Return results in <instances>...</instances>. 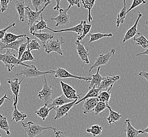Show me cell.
<instances>
[{
	"label": "cell",
	"instance_id": "obj_1",
	"mask_svg": "<svg viewBox=\"0 0 148 137\" xmlns=\"http://www.w3.org/2000/svg\"><path fill=\"white\" fill-rule=\"evenodd\" d=\"M7 51L5 53H0V61L4 63L9 72L12 71L16 66H21L26 67H30L31 66L27 65L22 62L18 59V57L13 52V50L11 49H6Z\"/></svg>",
	"mask_w": 148,
	"mask_h": 137
},
{
	"label": "cell",
	"instance_id": "obj_2",
	"mask_svg": "<svg viewBox=\"0 0 148 137\" xmlns=\"http://www.w3.org/2000/svg\"><path fill=\"white\" fill-rule=\"evenodd\" d=\"M22 125L23 127L27 137H36L41 134L46 130H52L56 131V129L52 127H42L38 123L32 121L22 122Z\"/></svg>",
	"mask_w": 148,
	"mask_h": 137
},
{
	"label": "cell",
	"instance_id": "obj_3",
	"mask_svg": "<svg viewBox=\"0 0 148 137\" xmlns=\"http://www.w3.org/2000/svg\"><path fill=\"white\" fill-rule=\"evenodd\" d=\"M65 41L62 36L59 39H52L48 40L43 46L45 49V52L47 54L55 53L61 55H63L61 45L65 43Z\"/></svg>",
	"mask_w": 148,
	"mask_h": 137
},
{
	"label": "cell",
	"instance_id": "obj_4",
	"mask_svg": "<svg viewBox=\"0 0 148 137\" xmlns=\"http://www.w3.org/2000/svg\"><path fill=\"white\" fill-rule=\"evenodd\" d=\"M24 68L21 71L16 73V75L18 76L23 75V77L26 78H33L55 73V71L52 70L47 71H41L36 66L33 65H32L30 67L24 66Z\"/></svg>",
	"mask_w": 148,
	"mask_h": 137
},
{
	"label": "cell",
	"instance_id": "obj_5",
	"mask_svg": "<svg viewBox=\"0 0 148 137\" xmlns=\"http://www.w3.org/2000/svg\"><path fill=\"white\" fill-rule=\"evenodd\" d=\"M45 76L46 75L43 76V79L42 80V89L39 92L38 97L44 102L45 104H49L53 95V90L52 89V86L47 82Z\"/></svg>",
	"mask_w": 148,
	"mask_h": 137
},
{
	"label": "cell",
	"instance_id": "obj_6",
	"mask_svg": "<svg viewBox=\"0 0 148 137\" xmlns=\"http://www.w3.org/2000/svg\"><path fill=\"white\" fill-rule=\"evenodd\" d=\"M52 3V0H47V2L45 4L40 10L38 11H32L30 8V6H27L25 8V15L27 16V18L28 19V23L27 24L30 27L32 26L33 24L35 23L36 21H38L40 17H41V15L42 14V12L44 11L45 8L47 6L50 5Z\"/></svg>",
	"mask_w": 148,
	"mask_h": 137
},
{
	"label": "cell",
	"instance_id": "obj_7",
	"mask_svg": "<svg viewBox=\"0 0 148 137\" xmlns=\"http://www.w3.org/2000/svg\"><path fill=\"white\" fill-rule=\"evenodd\" d=\"M116 49L112 48L110 51L106 54H101L96 59L95 62L92 65L89 70V75L88 77H90V73L93 68H99L100 66H104L107 64L109 62L112 56L116 53Z\"/></svg>",
	"mask_w": 148,
	"mask_h": 137
},
{
	"label": "cell",
	"instance_id": "obj_8",
	"mask_svg": "<svg viewBox=\"0 0 148 137\" xmlns=\"http://www.w3.org/2000/svg\"><path fill=\"white\" fill-rule=\"evenodd\" d=\"M24 77L22 78L20 81H18V79L17 77H15L13 80H10L8 79H6V80L8 81V83L10 86L11 90L13 93V108L17 107L18 105V98L20 97V86L21 84L23 82Z\"/></svg>",
	"mask_w": 148,
	"mask_h": 137
},
{
	"label": "cell",
	"instance_id": "obj_9",
	"mask_svg": "<svg viewBox=\"0 0 148 137\" xmlns=\"http://www.w3.org/2000/svg\"><path fill=\"white\" fill-rule=\"evenodd\" d=\"M71 5H69L68 9H60L59 11V14L55 18H50V21H55L56 24L55 27H59L60 26H65L70 23V16L68 14L69 10L71 8Z\"/></svg>",
	"mask_w": 148,
	"mask_h": 137
},
{
	"label": "cell",
	"instance_id": "obj_10",
	"mask_svg": "<svg viewBox=\"0 0 148 137\" xmlns=\"http://www.w3.org/2000/svg\"><path fill=\"white\" fill-rule=\"evenodd\" d=\"M54 77L59 79H68V78H72V79H76L80 80L86 81V82H90L91 79V77H82L80 76L74 75H72L65 68H56L55 71L54 73Z\"/></svg>",
	"mask_w": 148,
	"mask_h": 137
},
{
	"label": "cell",
	"instance_id": "obj_11",
	"mask_svg": "<svg viewBox=\"0 0 148 137\" xmlns=\"http://www.w3.org/2000/svg\"><path fill=\"white\" fill-rule=\"evenodd\" d=\"M78 101L77 99L74 100L73 101L68 103L64 104L60 107L54 108L53 110L56 111V116L54 118V120L60 119L64 116L68 115L69 111L71 110L72 108L75 105V103Z\"/></svg>",
	"mask_w": 148,
	"mask_h": 137
},
{
	"label": "cell",
	"instance_id": "obj_12",
	"mask_svg": "<svg viewBox=\"0 0 148 137\" xmlns=\"http://www.w3.org/2000/svg\"><path fill=\"white\" fill-rule=\"evenodd\" d=\"M75 44L77 46V54L80 58L81 61L86 64H89L90 63L89 60V49L87 47H86L84 45L81 43V41L77 40L75 42Z\"/></svg>",
	"mask_w": 148,
	"mask_h": 137
},
{
	"label": "cell",
	"instance_id": "obj_13",
	"mask_svg": "<svg viewBox=\"0 0 148 137\" xmlns=\"http://www.w3.org/2000/svg\"><path fill=\"white\" fill-rule=\"evenodd\" d=\"M60 84L61 86L63 95L69 99L74 100L77 99L79 100L80 98L81 94L77 95L76 90L74 89L71 86L68 84L63 82V81H60Z\"/></svg>",
	"mask_w": 148,
	"mask_h": 137
},
{
	"label": "cell",
	"instance_id": "obj_14",
	"mask_svg": "<svg viewBox=\"0 0 148 137\" xmlns=\"http://www.w3.org/2000/svg\"><path fill=\"white\" fill-rule=\"evenodd\" d=\"M142 13H141L140 12H138V16L135 23L133 24V26L131 27L130 29L127 30V32L125 34L124 38L123 39V41H122L123 43L127 42L128 40H130L131 39L133 38L136 34H138L139 36L141 35V33L138 31V25L140 20L141 19V18H142Z\"/></svg>",
	"mask_w": 148,
	"mask_h": 137
},
{
	"label": "cell",
	"instance_id": "obj_15",
	"mask_svg": "<svg viewBox=\"0 0 148 137\" xmlns=\"http://www.w3.org/2000/svg\"><path fill=\"white\" fill-rule=\"evenodd\" d=\"M120 79V77L119 75H113L110 73L109 75L104 77L99 88L100 89L101 91L103 90L107 89L108 90L110 88L113 87L114 84Z\"/></svg>",
	"mask_w": 148,
	"mask_h": 137
},
{
	"label": "cell",
	"instance_id": "obj_16",
	"mask_svg": "<svg viewBox=\"0 0 148 137\" xmlns=\"http://www.w3.org/2000/svg\"><path fill=\"white\" fill-rule=\"evenodd\" d=\"M99 102L97 97L86 99L83 105L82 110L84 114H87L94 111L95 106Z\"/></svg>",
	"mask_w": 148,
	"mask_h": 137
},
{
	"label": "cell",
	"instance_id": "obj_17",
	"mask_svg": "<svg viewBox=\"0 0 148 137\" xmlns=\"http://www.w3.org/2000/svg\"><path fill=\"white\" fill-rule=\"evenodd\" d=\"M124 123L126 125L125 129L124 131L126 132L127 137H138L139 134H142V130H136L131 125L130 120L128 119L125 120Z\"/></svg>",
	"mask_w": 148,
	"mask_h": 137
},
{
	"label": "cell",
	"instance_id": "obj_18",
	"mask_svg": "<svg viewBox=\"0 0 148 137\" xmlns=\"http://www.w3.org/2000/svg\"><path fill=\"white\" fill-rule=\"evenodd\" d=\"M26 36L27 35L25 34L16 35L11 32H6L4 38L0 40V43L4 45H9L12 42H15L18 40L23 38Z\"/></svg>",
	"mask_w": 148,
	"mask_h": 137
},
{
	"label": "cell",
	"instance_id": "obj_19",
	"mask_svg": "<svg viewBox=\"0 0 148 137\" xmlns=\"http://www.w3.org/2000/svg\"><path fill=\"white\" fill-rule=\"evenodd\" d=\"M83 21H81L80 23L77 24V25H76L75 27H72L70 28L64 29L59 30H53L52 29H51L50 27H47L46 29L50 30L52 32L55 33L65 32H72L77 33L78 35H81V34H82V31H83Z\"/></svg>",
	"mask_w": 148,
	"mask_h": 137
},
{
	"label": "cell",
	"instance_id": "obj_20",
	"mask_svg": "<svg viewBox=\"0 0 148 137\" xmlns=\"http://www.w3.org/2000/svg\"><path fill=\"white\" fill-rule=\"evenodd\" d=\"M15 10L19 15V19L22 22L25 21V6L24 0H17L15 2Z\"/></svg>",
	"mask_w": 148,
	"mask_h": 137
},
{
	"label": "cell",
	"instance_id": "obj_21",
	"mask_svg": "<svg viewBox=\"0 0 148 137\" xmlns=\"http://www.w3.org/2000/svg\"><path fill=\"white\" fill-rule=\"evenodd\" d=\"M73 100H70L67 98L65 95L63 94L62 95H60L59 97L54 99L52 101V102L50 104H48L49 107H53L54 108L60 107L64 104L68 103L69 102L73 101Z\"/></svg>",
	"mask_w": 148,
	"mask_h": 137
},
{
	"label": "cell",
	"instance_id": "obj_22",
	"mask_svg": "<svg viewBox=\"0 0 148 137\" xmlns=\"http://www.w3.org/2000/svg\"><path fill=\"white\" fill-rule=\"evenodd\" d=\"M100 67H99L96 73L91 76V79L90 82V84H89V90L92 89L93 86H95L96 88H99V86H100L101 82L103 80L104 77H102L100 74Z\"/></svg>",
	"mask_w": 148,
	"mask_h": 137
},
{
	"label": "cell",
	"instance_id": "obj_23",
	"mask_svg": "<svg viewBox=\"0 0 148 137\" xmlns=\"http://www.w3.org/2000/svg\"><path fill=\"white\" fill-rule=\"evenodd\" d=\"M36 23L33 24L32 26L30 27V32H37L39 31L41 32L42 30L47 29V22L43 18V14L41 15V20L40 21H36Z\"/></svg>",
	"mask_w": 148,
	"mask_h": 137
},
{
	"label": "cell",
	"instance_id": "obj_24",
	"mask_svg": "<svg viewBox=\"0 0 148 137\" xmlns=\"http://www.w3.org/2000/svg\"><path fill=\"white\" fill-rule=\"evenodd\" d=\"M54 108L49 107L48 104H45L43 107L40 108L38 110L34 111V112L38 116L41 118L42 120L45 121L47 118L50 111L53 110Z\"/></svg>",
	"mask_w": 148,
	"mask_h": 137
},
{
	"label": "cell",
	"instance_id": "obj_25",
	"mask_svg": "<svg viewBox=\"0 0 148 137\" xmlns=\"http://www.w3.org/2000/svg\"><path fill=\"white\" fill-rule=\"evenodd\" d=\"M123 6L121 10L120 11L118 14L116 24V27H120L121 24H123L125 22V20L127 17V7L126 4V0H123Z\"/></svg>",
	"mask_w": 148,
	"mask_h": 137
},
{
	"label": "cell",
	"instance_id": "obj_26",
	"mask_svg": "<svg viewBox=\"0 0 148 137\" xmlns=\"http://www.w3.org/2000/svg\"><path fill=\"white\" fill-rule=\"evenodd\" d=\"M23 38L19 39L15 42H12L9 45H4L0 43V51H2L4 49H11L18 52L20 45L24 42Z\"/></svg>",
	"mask_w": 148,
	"mask_h": 137
},
{
	"label": "cell",
	"instance_id": "obj_27",
	"mask_svg": "<svg viewBox=\"0 0 148 137\" xmlns=\"http://www.w3.org/2000/svg\"><path fill=\"white\" fill-rule=\"evenodd\" d=\"M100 92H101V90L99 88H96L95 86H93L92 89L89 90L88 92L86 93V95L84 97H83L82 99H81L79 100H78L75 103V105L79 104L80 102L86 100V99H87L97 97Z\"/></svg>",
	"mask_w": 148,
	"mask_h": 137
},
{
	"label": "cell",
	"instance_id": "obj_28",
	"mask_svg": "<svg viewBox=\"0 0 148 137\" xmlns=\"http://www.w3.org/2000/svg\"><path fill=\"white\" fill-rule=\"evenodd\" d=\"M108 109L109 110V116L107 118V119L110 125L112 123H116V122L121 118L122 115L121 114L113 111L110 105L108 106Z\"/></svg>",
	"mask_w": 148,
	"mask_h": 137
},
{
	"label": "cell",
	"instance_id": "obj_29",
	"mask_svg": "<svg viewBox=\"0 0 148 137\" xmlns=\"http://www.w3.org/2000/svg\"><path fill=\"white\" fill-rule=\"evenodd\" d=\"M88 36L90 37V39L89 41V43L97 41L98 40L104 38H114L112 33H108V34L102 33H93V34H88Z\"/></svg>",
	"mask_w": 148,
	"mask_h": 137
},
{
	"label": "cell",
	"instance_id": "obj_30",
	"mask_svg": "<svg viewBox=\"0 0 148 137\" xmlns=\"http://www.w3.org/2000/svg\"><path fill=\"white\" fill-rule=\"evenodd\" d=\"M32 36H34L37 39L42 42L43 45H45L48 40L50 39H53L54 36L51 33H36V32H31L30 33Z\"/></svg>",
	"mask_w": 148,
	"mask_h": 137
},
{
	"label": "cell",
	"instance_id": "obj_31",
	"mask_svg": "<svg viewBox=\"0 0 148 137\" xmlns=\"http://www.w3.org/2000/svg\"><path fill=\"white\" fill-rule=\"evenodd\" d=\"M12 119L11 121H15L16 122L22 121L27 117V115L25 113L20 112L18 110L17 107L14 108V110L12 114Z\"/></svg>",
	"mask_w": 148,
	"mask_h": 137
},
{
	"label": "cell",
	"instance_id": "obj_32",
	"mask_svg": "<svg viewBox=\"0 0 148 137\" xmlns=\"http://www.w3.org/2000/svg\"><path fill=\"white\" fill-rule=\"evenodd\" d=\"M96 0H82V4L83 7L84 9L88 10V21L90 23L93 20L92 15H91V11L93 7L95 5Z\"/></svg>",
	"mask_w": 148,
	"mask_h": 137
},
{
	"label": "cell",
	"instance_id": "obj_33",
	"mask_svg": "<svg viewBox=\"0 0 148 137\" xmlns=\"http://www.w3.org/2000/svg\"><path fill=\"white\" fill-rule=\"evenodd\" d=\"M112 88L113 87H111L107 91H101L100 92L97 97L99 102H102L109 104L110 100L111 97V90L112 89Z\"/></svg>",
	"mask_w": 148,
	"mask_h": 137
},
{
	"label": "cell",
	"instance_id": "obj_34",
	"mask_svg": "<svg viewBox=\"0 0 148 137\" xmlns=\"http://www.w3.org/2000/svg\"><path fill=\"white\" fill-rule=\"evenodd\" d=\"M0 129L4 131L8 136H10L11 134L10 131V125L7 118L2 114H0Z\"/></svg>",
	"mask_w": 148,
	"mask_h": 137
},
{
	"label": "cell",
	"instance_id": "obj_35",
	"mask_svg": "<svg viewBox=\"0 0 148 137\" xmlns=\"http://www.w3.org/2000/svg\"><path fill=\"white\" fill-rule=\"evenodd\" d=\"M86 132L92 135L93 137L100 136L103 132V128L100 125H92L90 128L86 129Z\"/></svg>",
	"mask_w": 148,
	"mask_h": 137
},
{
	"label": "cell",
	"instance_id": "obj_36",
	"mask_svg": "<svg viewBox=\"0 0 148 137\" xmlns=\"http://www.w3.org/2000/svg\"><path fill=\"white\" fill-rule=\"evenodd\" d=\"M27 41V49L30 50V51H40L41 49V45L36 40H31L29 37L26 36Z\"/></svg>",
	"mask_w": 148,
	"mask_h": 137
},
{
	"label": "cell",
	"instance_id": "obj_37",
	"mask_svg": "<svg viewBox=\"0 0 148 137\" xmlns=\"http://www.w3.org/2000/svg\"><path fill=\"white\" fill-rule=\"evenodd\" d=\"M133 41L136 42V45L142 47L145 49H148V40L145 36L143 35H140L139 37L136 38L134 36L133 38Z\"/></svg>",
	"mask_w": 148,
	"mask_h": 137
},
{
	"label": "cell",
	"instance_id": "obj_38",
	"mask_svg": "<svg viewBox=\"0 0 148 137\" xmlns=\"http://www.w3.org/2000/svg\"><path fill=\"white\" fill-rule=\"evenodd\" d=\"M92 25L91 24H88L86 21H83V31L82 34L79 36L77 38V40L79 41H82L83 39L86 37V36H88L89 32L91 29Z\"/></svg>",
	"mask_w": 148,
	"mask_h": 137
},
{
	"label": "cell",
	"instance_id": "obj_39",
	"mask_svg": "<svg viewBox=\"0 0 148 137\" xmlns=\"http://www.w3.org/2000/svg\"><path fill=\"white\" fill-rule=\"evenodd\" d=\"M20 61L22 62H23L25 61H36V60L33 56L31 51L27 49V50L24 52L22 55Z\"/></svg>",
	"mask_w": 148,
	"mask_h": 137
},
{
	"label": "cell",
	"instance_id": "obj_40",
	"mask_svg": "<svg viewBox=\"0 0 148 137\" xmlns=\"http://www.w3.org/2000/svg\"><path fill=\"white\" fill-rule=\"evenodd\" d=\"M109 105V104H107L106 103L102 102H99L94 109L95 114L96 116L99 114L102 111L105 110L107 108H108Z\"/></svg>",
	"mask_w": 148,
	"mask_h": 137
},
{
	"label": "cell",
	"instance_id": "obj_41",
	"mask_svg": "<svg viewBox=\"0 0 148 137\" xmlns=\"http://www.w3.org/2000/svg\"><path fill=\"white\" fill-rule=\"evenodd\" d=\"M47 0H31V2L36 11H38L45 6Z\"/></svg>",
	"mask_w": 148,
	"mask_h": 137
},
{
	"label": "cell",
	"instance_id": "obj_42",
	"mask_svg": "<svg viewBox=\"0 0 148 137\" xmlns=\"http://www.w3.org/2000/svg\"><path fill=\"white\" fill-rule=\"evenodd\" d=\"M12 1L13 0H0V12L3 13L7 11L9 4H11L12 3Z\"/></svg>",
	"mask_w": 148,
	"mask_h": 137
},
{
	"label": "cell",
	"instance_id": "obj_43",
	"mask_svg": "<svg viewBox=\"0 0 148 137\" xmlns=\"http://www.w3.org/2000/svg\"><path fill=\"white\" fill-rule=\"evenodd\" d=\"M147 3V2L145 0H133L132 3L131 4L130 8L127 10V13H128L130 12L131 11H132V10L135 9L136 7L139 6L140 5H143V4H145Z\"/></svg>",
	"mask_w": 148,
	"mask_h": 137
},
{
	"label": "cell",
	"instance_id": "obj_44",
	"mask_svg": "<svg viewBox=\"0 0 148 137\" xmlns=\"http://www.w3.org/2000/svg\"><path fill=\"white\" fill-rule=\"evenodd\" d=\"M27 42H23L22 43L18 49V60H20L21 57L24 53V52L27 50Z\"/></svg>",
	"mask_w": 148,
	"mask_h": 137
},
{
	"label": "cell",
	"instance_id": "obj_45",
	"mask_svg": "<svg viewBox=\"0 0 148 137\" xmlns=\"http://www.w3.org/2000/svg\"><path fill=\"white\" fill-rule=\"evenodd\" d=\"M12 27L16 28V23H13L12 24H10L9 26L6 27L5 28L3 29L2 30H0V40H1L2 39L4 38V36L7 32V31Z\"/></svg>",
	"mask_w": 148,
	"mask_h": 137
},
{
	"label": "cell",
	"instance_id": "obj_46",
	"mask_svg": "<svg viewBox=\"0 0 148 137\" xmlns=\"http://www.w3.org/2000/svg\"><path fill=\"white\" fill-rule=\"evenodd\" d=\"M69 5L71 6H77V8H80L81 5L80 0H67Z\"/></svg>",
	"mask_w": 148,
	"mask_h": 137
},
{
	"label": "cell",
	"instance_id": "obj_47",
	"mask_svg": "<svg viewBox=\"0 0 148 137\" xmlns=\"http://www.w3.org/2000/svg\"><path fill=\"white\" fill-rule=\"evenodd\" d=\"M54 135L56 137H69L67 134L62 131H56L54 132Z\"/></svg>",
	"mask_w": 148,
	"mask_h": 137
},
{
	"label": "cell",
	"instance_id": "obj_48",
	"mask_svg": "<svg viewBox=\"0 0 148 137\" xmlns=\"http://www.w3.org/2000/svg\"><path fill=\"white\" fill-rule=\"evenodd\" d=\"M5 100H9V101H11V100L9 98V97H8L7 95L5 94V95L3 96V97H2L0 99V107L3 105V103H4V102L5 101Z\"/></svg>",
	"mask_w": 148,
	"mask_h": 137
},
{
	"label": "cell",
	"instance_id": "obj_49",
	"mask_svg": "<svg viewBox=\"0 0 148 137\" xmlns=\"http://www.w3.org/2000/svg\"><path fill=\"white\" fill-rule=\"evenodd\" d=\"M139 75L141 77H143L145 78L146 80L148 81V72L141 71L139 73Z\"/></svg>",
	"mask_w": 148,
	"mask_h": 137
},
{
	"label": "cell",
	"instance_id": "obj_50",
	"mask_svg": "<svg viewBox=\"0 0 148 137\" xmlns=\"http://www.w3.org/2000/svg\"><path fill=\"white\" fill-rule=\"evenodd\" d=\"M61 0H56V5L54 7L53 10L54 11H59L60 10V4Z\"/></svg>",
	"mask_w": 148,
	"mask_h": 137
},
{
	"label": "cell",
	"instance_id": "obj_51",
	"mask_svg": "<svg viewBox=\"0 0 148 137\" xmlns=\"http://www.w3.org/2000/svg\"><path fill=\"white\" fill-rule=\"evenodd\" d=\"M142 55H148V49H146V50L145 51H144V52H143L139 53L136 54V57H138V56Z\"/></svg>",
	"mask_w": 148,
	"mask_h": 137
},
{
	"label": "cell",
	"instance_id": "obj_52",
	"mask_svg": "<svg viewBox=\"0 0 148 137\" xmlns=\"http://www.w3.org/2000/svg\"><path fill=\"white\" fill-rule=\"evenodd\" d=\"M145 133H147L148 134V126L147 127V128L145 129L144 130H142V134H143Z\"/></svg>",
	"mask_w": 148,
	"mask_h": 137
},
{
	"label": "cell",
	"instance_id": "obj_53",
	"mask_svg": "<svg viewBox=\"0 0 148 137\" xmlns=\"http://www.w3.org/2000/svg\"><path fill=\"white\" fill-rule=\"evenodd\" d=\"M145 24H147V25L148 26V21H147L146 22H145Z\"/></svg>",
	"mask_w": 148,
	"mask_h": 137
},
{
	"label": "cell",
	"instance_id": "obj_54",
	"mask_svg": "<svg viewBox=\"0 0 148 137\" xmlns=\"http://www.w3.org/2000/svg\"><path fill=\"white\" fill-rule=\"evenodd\" d=\"M0 137H1V134H0Z\"/></svg>",
	"mask_w": 148,
	"mask_h": 137
},
{
	"label": "cell",
	"instance_id": "obj_55",
	"mask_svg": "<svg viewBox=\"0 0 148 137\" xmlns=\"http://www.w3.org/2000/svg\"><path fill=\"white\" fill-rule=\"evenodd\" d=\"M1 82H0V86H1Z\"/></svg>",
	"mask_w": 148,
	"mask_h": 137
}]
</instances>
